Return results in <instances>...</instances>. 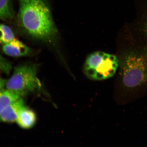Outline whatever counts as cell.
<instances>
[{
	"mask_svg": "<svg viewBox=\"0 0 147 147\" xmlns=\"http://www.w3.org/2000/svg\"><path fill=\"white\" fill-rule=\"evenodd\" d=\"M22 99L19 98L11 102L7 105L0 115V121L5 122L16 121L18 115L24 107Z\"/></svg>",
	"mask_w": 147,
	"mask_h": 147,
	"instance_id": "6",
	"label": "cell"
},
{
	"mask_svg": "<svg viewBox=\"0 0 147 147\" xmlns=\"http://www.w3.org/2000/svg\"><path fill=\"white\" fill-rule=\"evenodd\" d=\"M7 81L3 78H0V92L6 84Z\"/></svg>",
	"mask_w": 147,
	"mask_h": 147,
	"instance_id": "13",
	"label": "cell"
},
{
	"mask_svg": "<svg viewBox=\"0 0 147 147\" xmlns=\"http://www.w3.org/2000/svg\"><path fill=\"white\" fill-rule=\"evenodd\" d=\"M12 68V65L10 62L0 54V74L9 75Z\"/></svg>",
	"mask_w": 147,
	"mask_h": 147,
	"instance_id": "12",
	"label": "cell"
},
{
	"mask_svg": "<svg viewBox=\"0 0 147 147\" xmlns=\"http://www.w3.org/2000/svg\"><path fill=\"white\" fill-rule=\"evenodd\" d=\"M38 67L36 64H25L15 68L11 78L7 81V90L22 96L32 92L41 87L37 78Z\"/></svg>",
	"mask_w": 147,
	"mask_h": 147,
	"instance_id": "4",
	"label": "cell"
},
{
	"mask_svg": "<svg viewBox=\"0 0 147 147\" xmlns=\"http://www.w3.org/2000/svg\"><path fill=\"white\" fill-rule=\"evenodd\" d=\"M135 9V17L130 26L147 38V0H137Z\"/></svg>",
	"mask_w": 147,
	"mask_h": 147,
	"instance_id": "5",
	"label": "cell"
},
{
	"mask_svg": "<svg viewBox=\"0 0 147 147\" xmlns=\"http://www.w3.org/2000/svg\"><path fill=\"white\" fill-rule=\"evenodd\" d=\"M2 49L5 54L13 57L26 56L31 53L30 48L16 39L3 45Z\"/></svg>",
	"mask_w": 147,
	"mask_h": 147,
	"instance_id": "7",
	"label": "cell"
},
{
	"mask_svg": "<svg viewBox=\"0 0 147 147\" xmlns=\"http://www.w3.org/2000/svg\"><path fill=\"white\" fill-rule=\"evenodd\" d=\"M119 65V58L115 55L96 51L91 53L86 58L83 71L90 80H101L113 76Z\"/></svg>",
	"mask_w": 147,
	"mask_h": 147,
	"instance_id": "3",
	"label": "cell"
},
{
	"mask_svg": "<svg viewBox=\"0 0 147 147\" xmlns=\"http://www.w3.org/2000/svg\"><path fill=\"white\" fill-rule=\"evenodd\" d=\"M126 45L121 51L119 60L123 83L134 88L147 83V38L129 25Z\"/></svg>",
	"mask_w": 147,
	"mask_h": 147,
	"instance_id": "1",
	"label": "cell"
},
{
	"mask_svg": "<svg viewBox=\"0 0 147 147\" xmlns=\"http://www.w3.org/2000/svg\"><path fill=\"white\" fill-rule=\"evenodd\" d=\"M14 14L11 0H0V19H11Z\"/></svg>",
	"mask_w": 147,
	"mask_h": 147,
	"instance_id": "10",
	"label": "cell"
},
{
	"mask_svg": "<svg viewBox=\"0 0 147 147\" xmlns=\"http://www.w3.org/2000/svg\"><path fill=\"white\" fill-rule=\"evenodd\" d=\"M15 39L11 29L6 25L0 24V44L5 45Z\"/></svg>",
	"mask_w": 147,
	"mask_h": 147,
	"instance_id": "11",
	"label": "cell"
},
{
	"mask_svg": "<svg viewBox=\"0 0 147 147\" xmlns=\"http://www.w3.org/2000/svg\"><path fill=\"white\" fill-rule=\"evenodd\" d=\"M36 119L34 112L24 107L20 112L16 121L20 127L24 129H29L34 125Z\"/></svg>",
	"mask_w": 147,
	"mask_h": 147,
	"instance_id": "8",
	"label": "cell"
},
{
	"mask_svg": "<svg viewBox=\"0 0 147 147\" xmlns=\"http://www.w3.org/2000/svg\"><path fill=\"white\" fill-rule=\"evenodd\" d=\"M21 96L18 94L8 90L2 91L0 92V115L8 104Z\"/></svg>",
	"mask_w": 147,
	"mask_h": 147,
	"instance_id": "9",
	"label": "cell"
},
{
	"mask_svg": "<svg viewBox=\"0 0 147 147\" xmlns=\"http://www.w3.org/2000/svg\"><path fill=\"white\" fill-rule=\"evenodd\" d=\"M18 20L27 34L46 43L55 39L57 31L46 0H18Z\"/></svg>",
	"mask_w": 147,
	"mask_h": 147,
	"instance_id": "2",
	"label": "cell"
}]
</instances>
